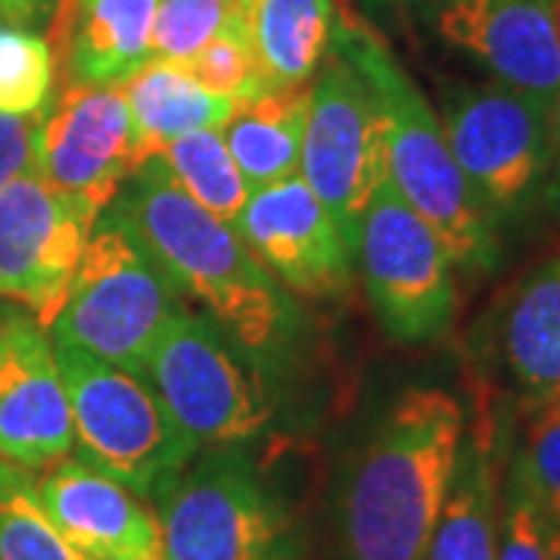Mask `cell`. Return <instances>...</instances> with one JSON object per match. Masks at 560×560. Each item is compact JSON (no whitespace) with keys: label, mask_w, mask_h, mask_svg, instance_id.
Here are the masks:
<instances>
[{"label":"cell","mask_w":560,"mask_h":560,"mask_svg":"<svg viewBox=\"0 0 560 560\" xmlns=\"http://www.w3.org/2000/svg\"><path fill=\"white\" fill-rule=\"evenodd\" d=\"M147 243L184 300L200 302L246 355L280 377L302 346L300 302L261 268L234 224L190 200L156 156L125 180L109 206Z\"/></svg>","instance_id":"cell-1"},{"label":"cell","mask_w":560,"mask_h":560,"mask_svg":"<svg viewBox=\"0 0 560 560\" xmlns=\"http://www.w3.org/2000/svg\"><path fill=\"white\" fill-rule=\"evenodd\" d=\"M464 430V405L440 386H411L386 408L342 492L346 560L423 558Z\"/></svg>","instance_id":"cell-2"},{"label":"cell","mask_w":560,"mask_h":560,"mask_svg":"<svg viewBox=\"0 0 560 560\" xmlns=\"http://www.w3.org/2000/svg\"><path fill=\"white\" fill-rule=\"evenodd\" d=\"M334 50L355 62L381 103L389 184L440 234L455 271L492 275L501 261V228L460 175L440 113L371 28L342 22Z\"/></svg>","instance_id":"cell-3"},{"label":"cell","mask_w":560,"mask_h":560,"mask_svg":"<svg viewBox=\"0 0 560 560\" xmlns=\"http://www.w3.org/2000/svg\"><path fill=\"white\" fill-rule=\"evenodd\" d=\"M187 302L138 231L106 209L81 253L69 293L50 320L54 346H69L143 377L168 320Z\"/></svg>","instance_id":"cell-4"},{"label":"cell","mask_w":560,"mask_h":560,"mask_svg":"<svg viewBox=\"0 0 560 560\" xmlns=\"http://www.w3.org/2000/svg\"><path fill=\"white\" fill-rule=\"evenodd\" d=\"M143 381L197 448H243L278 420V377L212 318L184 308L153 346Z\"/></svg>","instance_id":"cell-5"},{"label":"cell","mask_w":560,"mask_h":560,"mask_svg":"<svg viewBox=\"0 0 560 560\" xmlns=\"http://www.w3.org/2000/svg\"><path fill=\"white\" fill-rule=\"evenodd\" d=\"M165 560H302L290 511L243 448H202L156 495Z\"/></svg>","instance_id":"cell-6"},{"label":"cell","mask_w":560,"mask_h":560,"mask_svg":"<svg viewBox=\"0 0 560 560\" xmlns=\"http://www.w3.org/2000/svg\"><path fill=\"white\" fill-rule=\"evenodd\" d=\"M57 361L72 411L75 458L153 504L200 448L143 377L69 346H57Z\"/></svg>","instance_id":"cell-7"},{"label":"cell","mask_w":560,"mask_h":560,"mask_svg":"<svg viewBox=\"0 0 560 560\" xmlns=\"http://www.w3.org/2000/svg\"><path fill=\"white\" fill-rule=\"evenodd\" d=\"M440 121L460 175L495 224L545 200L551 175V106L501 81H445Z\"/></svg>","instance_id":"cell-8"},{"label":"cell","mask_w":560,"mask_h":560,"mask_svg":"<svg viewBox=\"0 0 560 560\" xmlns=\"http://www.w3.org/2000/svg\"><path fill=\"white\" fill-rule=\"evenodd\" d=\"M352 259H359L368 302L389 340L430 346L452 330L458 315L455 261L389 178L361 215Z\"/></svg>","instance_id":"cell-9"},{"label":"cell","mask_w":560,"mask_h":560,"mask_svg":"<svg viewBox=\"0 0 560 560\" xmlns=\"http://www.w3.org/2000/svg\"><path fill=\"white\" fill-rule=\"evenodd\" d=\"M300 175L337 221L352 253L361 215L389 178V165L381 103L355 62L337 50L308 84Z\"/></svg>","instance_id":"cell-10"},{"label":"cell","mask_w":560,"mask_h":560,"mask_svg":"<svg viewBox=\"0 0 560 560\" xmlns=\"http://www.w3.org/2000/svg\"><path fill=\"white\" fill-rule=\"evenodd\" d=\"M138 131L119 84L69 81L47 106L35 138V172L103 215L143 165Z\"/></svg>","instance_id":"cell-11"},{"label":"cell","mask_w":560,"mask_h":560,"mask_svg":"<svg viewBox=\"0 0 560 560\" xmlns=\"http://www.w3.org/2000/svg\"><path fill=\"white\" fill-rule=\"evenodd\" d=\"M97 219L91 206L50 187L38 172L0 187V300L50 327Z\"/></svg>","instance_id":"cell-12"},{"label":"cell","mask_w":560,"mask_h":560,"mask_svg":"<svg viewBox=\"0 0 560 560\" xmlns=\"http://www.w3.org/2000/svg\"><path fill=\"white\" fill-rule=\"evenodd\" d=\"M75 452L57 346L35 312L0 300V460L35 474Z\"/></svg>","instance_id":"cell-13"},{"label":"cell","mask_w":560,"mask_h":560,"mask_svg":"<svg viewBox=\"0 0 560 560\" xmlns=\"http://www.w3.org/2000/svg\"><path fill=\"white\" fill-rule=\"evenodd\" d=\"M234 231L293 296L337 300L352 287V253L300 172L249 190Z\"/></svg>","instance_id":"cell-14"},{"label":"cell","mask_w":560,"mask_h":560,"mask_svg":"<svg viewBox=\"0 0 560 560\" xmlns=\"http://www.w3.org/2000/svg\"><path fill=\"white\" fill-rule=\"evenodd\" d=\"M442 44L541 103L560 94V16L555 0H427Z\"/></svg>","instance_id":"cell-15"},{"label":"cell","mask_w":560,"mask_h":560,"mask_svg":"<svg viewBox=\"0 0 560 560\" xmlns=\"http://www.w3.org/2000/svg\"><path fill=\"white\" fill-rule=\"evenodd\" d=\"M35 495L66 539L91 560L160 555V521L128 486L81 458L40 470Z\"/></svg>","instance_id":"cell-16"},{"label":"cell","mask_w":560,"mask_h":560,"mask_svg":"<svg viewBox=\"0 0 560 560\" xmlns=\"http://www.w3.org/2000/svg\"><path fill=\"white\" fill-rule=\"evenodd\" d=\"M160 0H60L54 28V57L69 81L125 84L153 62V25Z\"/></svg>","instance_id":"cell-17"},{"label":"cell","mask_w":560,"mask_h":560,"mask_svg":"<svg viewBox=\"0 0 560 560\" xmlns=\"http://www.w3.org/2000/svg\"><path fill=\"white\" fill-rule=\"evenodd\" d=\"M508 442L511 420L495 427L480 415L464 430L448 495L420 560H495L501 458Z\"/></svg>","instance_id":"cell-18"},{"label":"cell","mask_w":560,"mask_h":560,"mask_svg":"<svg viewBox=\"0 0 560 560\" xmlns=\"http://www.w3.org/2000/svg\"><path fill=\"white\" fill-rule=\"evenodd\" d=\"M499 352L526 408L560 396V253L517 280L501 308Z\"/></svg>","instance_id":"cell-19"},{"label":"cell","mask_w":560,"mask_h":560,"mask_svg":"<svg viewBox=\"0 0 560 560\" xmlns=\"http://www.w3.org/2000/svg\"><path fill=\"white\" fill-rule=\"evenodd\" d=\"M237 25L268 88L283 91L312 84L342 20L334 0H237Z\"/></svg>","instance_id":"cell-20"},{"label":"cell","mask_w":560,"mask_h":560,"mask_svg":"<svg viewBox=\"0 0 560 560\" xmlns=\"http://www.w3.org/2000/svg\"><path fill=\"white\" fill-rule=\"evenodd\" d=\"M138 131L143 160L162 153L172 140L221 128L237 103L206 91L200 81L172 62H147L119 84Z\"/></svg>","instance_id":"cell-21"},{"label":"cell","mask_w":560,"mask_h":560,"mask_svg":"<svg viewBox=\"0 0 560 560\" xmlns=\"http://www.w3.org/2000/svg\"><path fill=\"white\" fill-rule=\"evenodd\" d=\"M305 113L308 84L268 91L234 106L231 119L219 131L249 190L300 172Z\"/></svg>","instance_id":"cell-22"},{"label":"cell","mask_w":560,"mask_h":560,"mask_svg":"<svg viewBox=\"0 0 560 560\" xmlns=\"http://www.w3.org/2000/svg\"><path fill=\"white\" fill-rule=\"evenodd\" d=\"M156 160L197 206L228 224L237 221L243 202L249 200V184L228 153L219 128L172 140L162 153H156Z\"/></svg>","instance_id":"cell-23"},{"label":"cell","mask_w":560,"mask_h":560,"mask_svg":"<svg viewBox=\"0 0 560 560\" xmlns=\"http://www.w3.org/2000/svg\"><path fill=\"white\" fill-rule=\"evenodd\" d=\"M0 560H91L47 517L25 470L0 460Z\"/></svg>","instance_id":"cell-24"},{"label":"cell","mask_w":560,"mask_h":560,"mask_svg":"<svg viewBox=\"0 0 560 560\" xmlns=\"http://www.w3.org/2000/svg\"><path fill=\"white\" fill-rule=\"evenodd\" d=\"M57 57L35 28L0 22V116L40 119L54 101Z\"/></svg>","instance_id":"cell-25"},{"label":"cell","mask_w":560,"mask_h":560,"mask_svg":"<svg viewBox=\"0 0 560 560\" xmlns=\"http://www.w3.org/2000/svg\"><path fill=\"white\" fill-rule=\"evenodd\" d=\"M237 16V0H160L153 62L184 66Z\"/></svg>","instance_id":"cell-26"},{"label":"cell","mask_w":560,"mask_h":560,"mask_svg":"<svg viewBox=\"0 0 560 560\" xmlns=\"http://www.w3.org/2000/svg\"><path fill=\"white\" fill-rule=\"evenodd\" d=\"M511 458L536 495L545 517L560 529V405L526 408L521 442H511Z\"/></svg>","instance_id":"cell-27"},{"label":"cell","mask_w":560,"mask_h":560,"mask_svg":"<svg viewBox=\"0 0 560 560\" xmlns=\"http://www.w3.org/2000/svg\"><path fill=\"white\" fill-rule=\"evenodd\" d=\"M180 69L190 72L206 91L221 94V97H228V101L234 103L253 101V97H261V94L271 91L265 75H261L259 62H256L253 50H249V44L243 38L237 16H234V22L224 32H219L215 38L209 40L194 60L184 62Z\"/></svg>","instance_id":"cell-28"},{"label":"cell","mask_w":560,"mask_h":560,"mask_svg":"<svg viewBox=\"0 0 560 560\" xmlns=\"http://www.w3.org/2000/svg\"><path fill=\"white\" fill-rule=\"evenodd\" d=\"M501 470L499 482V541L495 560H548V517L536 495L523 480L521 467L511 458Z\"/></svg>","instance_id":"cell-29"},{"label":"cell","mask_w":560,"mask_h":560,"mask_svg":"<svg viewBox=\"0 0 560 560\" xmlns=\"http://www.w3.org/2000/svg\"><path fill=\"white\" fill-rule=\"evenodd\" d=\"M40 119L0 116V187L35 172V138Z\"/></svg>","instance_id":"cell-30"},{"label":"cell","mask_w":560,"mask_h":560,"mask_svg":"<svg viewBox=\"0 0 560 560\" xmlns=\"http://www.w3.org/2000/svg\"><path fill=\"white\" fill-rule=\"evenodd\" d=\"M60 0H0V22H13L22 28H47Z\"/></svg>","instance_id":"cell-31"},{"label":"cell","mask_w":560,"mask_h":560,"mask_svg":"<svg viewBox=\"0 0 560 560\" xmlns=\"http://www.w3.org/2000/svg\"><path fill=\"white\" fill-rule=\"evenodd\" d=\"M545 206L560 219V94L551 103V175L545 187Z\"/></svg>","instance_id":"cell-32"},{"label":"cell","mask_w":560,"mask_h":560,"mask_svg":"<svg viewBox=\"0 0 560 560\" xmlns=\"http://www.w3.org/2000/svg\"><path fill=\"white\" fill-rule=\"evenodd\" d=\"M548 560H560V529L555 523L548 526Z\"/></svg>","instance_id":"cell-33"},{"label":"cell","mask_w":560,"mask_h":560,"mask_svg":"<svg viewBox=\"0 0 560 560\" xmlns=\"http://www.w3.org/2000/svg\"><path fill=\"white\" fill-rule=\"evenodd\" d=\"M128 560H165L162 555H147V558H128Z\"/></svg>","instance_id":"cell-34"},{"label":"cell","mask_w":560,"mask_h":560,"mask_svg":"<svg viewBox=\"0 0 560 560\" xmlns=\"http://www.w3.org/2000/svg\"><path fill=\"white\" fill-rule=\"evenodd\" d=\"M555 10H558V16H560V0H555Z\"/></svg>","instance_id":"cell-35"},{"label":"cell","mask_w":560,"mask_h":560,"mask_svg":"<svg viewBox=\"0 0 560 560\" xmlns=\"http://www.w3.org/2000/svg\"><path fill=\"white\" fill-rule=\"evenodd\" d=\"M555 401H558V405H560V396H558V399H555Z\"/></svg>","instance_id":"cell-36"}]
</instances>
